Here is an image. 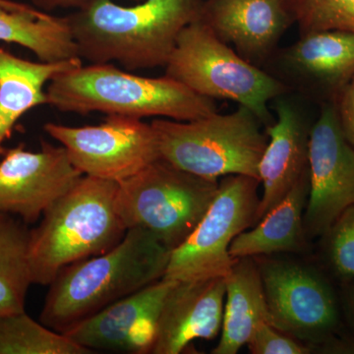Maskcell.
I'll return each instance as SVG.
<instances>
[{"mask_svg":"<svg viewBox=\"0 0 354 354\" xmlns=\"http://www.w3.org/2000/svg\"><path fill=\"white\" fill-rule=\"evenodd\" d=\"M199 19L256 65L270 57L295 14L292 0H204Z\"/></svg>","mask_w":354,"mask_h":354,"instance_id":"obj_14","label":"cell"},{"mask_svg":"<svg viewBox=\"0 0 354 354\" xmlns=\"http://www.w3.org/2000/svg\"><path fill=\"white\" fill-rule=\"evenodd\" d=\"M151 124L160 158L174 167L208 179L246 176L259 180L268 136L248 109L239 106L232 113L216 111L189 121L158 118Z\"/></svg>","mask_w":354,"mask_h":354,"instance_id":"obj_5","label":"cell"},{"mask_svg":"<svg viewBox=\"0 0 354 354\" xmlns=\"http://www.w3.org/2000/svg\"><path fill=\"white\" fill-rule=\"evenodd\" d=\"M165 76L193 92L230 100L252 111L266 127L272 124L270 102L285 95L286 85L242 57L197 19L179 35Z\"/></svg>","mask_w":354,"mask_h":354,"instance_id":"obj_6","label":"cell"},{"mask_svg":"<svg viewBox=\"0 0 354 354\" xmlns=\"http://www.w3.org/2000/svg\"><path fill=\"white\" fill-rule=\"evenodd\" d=\"M308 176L305 232L322 236L346 209L354 206V147L342 132L333 101L324 104L310 129Z\"/></svg>","mask_w":354,"mask_h":354,"instance_id":"obj_11","label":"cell"},{"mask_svg":"<svg viewBox=\"0 0 354 354\" xmlns=\"http://www.w3.org/2000/svg\"><path fill=\"white\" fill-rule=\"evenodd\" d=\"M32 3V6L38 9L43 12H50V11L55 10L58 8H83V7L88 6L95 0H29ZM130 1L136 2L142 1V0H130Z\"/></svg>","mask_w":354,"mask_h":354,"instance_id":"obj_28","label":"cell"},{"mask_svg":"<svg viewBox=\"0 0 354 354\" xmlns=\"http://www.w3.org/2000/svg\"><path fill=\"white\" fill-rule=\"evenodd\" d=\"M333 102L342 132L354 147V77Z\"/></svg>","mask_w":354,"mask_h":354,"instance_id":"obj_27","label":"cell"},{"mask_svg":"<svg viewBox=\"0 0 354 354\" xmlns=\"http://www.w3.org/2000/svg\"><path fill=\"white\" fill-rule=\"evenodd\" d=\"M44 131L66 151L83 176L120 183L160 158L152 124L138 118L108 115L99 125L46 123Z\"/></svg>","mask_w":354,"mask_h":354,"instance_id":"obj_10","label":"cell"},{"mask_svg":"<svg viewBox=\"0 0 354 354\" xmlns=\"http://www.w3.org/2000/svg\"><path fill=\"white\" fill-rule=\"evenodd\" d=\"M30 232L18 216L0 213V316L25 311L26 297L32 285Z\"/></svg>","mask_w":354,"mask_h":354,"instance_id":"obj_22","label":"cell"},{"mask_svg":"<svg viewBox=\"0 0 354 354\" xmlns=\"http://www.w3.org/2000/svg\"><path fill=\"white\" fill-rule=\"evenodd\" d=\"M259 185L250 176L221 177L218 192L197 227L171 251L164 278L192 281L227 276L237 260L230 256V244L254 225Z\"/></svg>","mask_w":354,"mask_h":354,"instance_id":"obj_8","label":"cell"},{"mask_svg":"<svg viewBox=\"0 0 354 354\" xmlns=\"http://www.w3.org/2000/svg\"><path fill=\"white\" fill-rule=\"evenodd\" d=\"M67 335L37 322L26 311L0 316V354H87Z\"/></svg>","mask_w":354,"mask_h":354,"instance_id":"obj_23","label":"cell"},{"mask_svg":"<svg viewBox=\"0 0 354 354\" xmlns=\"http://www.w3.org/2000/svg\"><path fill=\"white\" fill-rule=\"evenodd\" d=\"M81 64V58L30 62L0 48V155L6 152L2 145L20 118L36 106L46 104V83Z\"/></svg>","mask_w":354,"mask_h":354,"instance_id":"obj_19","label":"cell"},{"mask_svg":"<svg viewBox=\"0 0 354 354\" xmlns=\"http://www.w3.org/2000/svg\"><path fill=\"white\" fill-rule=\"evenodd\" d=\"M0 6L6 8L12 9V10H31L35 7L27 6V4L20 3V2L12 1V0H0Z\"/></svg>","mask_w":354,"mask_h":354,"instance_id":"obj_29","label":"cell"},{"mask_svg":"<svg viewBox=\"0 0 354 354\" xmlns=\"http://www.w3.org/2000/svg\"><path fill=\"white\" fill-rule=\"evenodd\" d=\"M300 34L339 30L354 32V0H292Z\"/></svg>","mask_w":354,"mask_h":354,"instance_id":"obj_24","label":"cell"},{"mask_svg":"<svg viewBox=\"0 0 354 354\" xmlns=\"http://www.w3.org/2000/svg\"><path fill=\"white\" fill-rule=\"evenodd\" d=\"M46 94V104L64 113L178 121L216 113L214 100L169 77L135 75L111 64H81L66 70L48 83Z\"/></svg>","mask_w":354,"mask_h":354,"instance_id":"obj_3","label":"cell"},{"mask_svg":"<svg viewBox=\"0 0 354 354\" xmlns=\"http://www.w3.org/2000/svg\"><path fill=\"white\" fill-rule=\"evenodd\" d=\"M322 236L332 271L344 281H354V206L346 209Z\"/></svg>","mask_w":354,"mask_h":354,"instance_id":"obj_25","label":"cell"},{"mask_svg":"<svg viewBox=\"0 0 354 354\" xmlns=\"http://www.w3.org/2000/svg\"><path fill=\"white\" fill-rule=\"evenodd\" d=\"M276 111V121L266 127L268 144L259 165L263 195L254 225L308 172L310 130L291 102L279 100Z\"/></svg>","mask_w":354,"mask_h":354,"instance_id":"obj_16","label":"cell"},{"mask_svg":"<svg viewBox=\"0 0 354 354\" xmlns=\"http://www.w3.org/2000/svg\"><path fill=\"white\" fill-rule=\"evenodd\" d=\"M283 59L295 78L334 101L354 77V32H305L285 51Z\"/></svg>","mask_w":354,"mask_h":354,"instance_id":"obj_17","label":"cell"},{"mask_svg":"<svg viewBox=\"0 0 354 354\" xmlns=\"http://www.w3.org/2000/svg\"><path fill=\"white\" fill-rule=\"evenodd\" d=\"M252 354H308L309 344H302L274 328L272 324L263 323L254 330L246 344Z\"/></svg>","mask_w":354,"mask_h":354,"instance_id":"obj_26","label":"cell"},{"mask_svg":"<svg viewBox=\"0 0 354 354\" xmlns=\"http://www.w3.org/2000/svg\"><path fill=\"white\" fill-rule=\"evenodd\" d=\"M204 0H95L65 16L81 59L130 71L165 67L179 35L199 19Z\"/></svg>","mask_w":354,"mask_h":354,"instance_id":"obj_1","label":"cell"},{"mask_svg":"<svg viewBox=\"0 0 354 354\" xmlns=\"http://www.w3.org/2000/svg\"><path fill=\"white\" fill-rule=\"evenodd\" d=\"M348 304L349 311H351V317H353L354 321V286L351 290H349Z\"/></svg>","mask_w":354,"mask_h":354,"instance_id":"obj_30","label":"cell"},{"mask_svg":"<svg viewBox=\"0 0 354 354\" xmlns=\"http://www.w3.org/2000/svg\"><path fill=\"white\" fill-rule=\"evenodd\" d=\"M218 189V179L195 176L158 158L118 183L114 205L127 230H147L171 252L192 234Z\"/></svg>","mask_w":354,"mask_h":354,"instance_id":"obj_7","label":"cell"},{"mask_svg":"<svg viewBox=\"0 0 354 354\" xmlns=\"http://www.w3.org/2000/svg\"><path fill=\"white\" fill-rule=\"evenodd\" d=\"M171 251L142 228H129L106 252L64 268L50 283L39 322L64 334L100 310L164 278Z\"/></svg>","mask_w":354,"mask_h":354,"instance_id":"obj_2","label":"cell"},{"mask_svg":"<svg viewBox=\"0 0 354 354\" xmlns=\"http://www.w3.org/2000/svg\"><path fill=\"white\" fill-rule=\"evenodd\" d=\"M118 183L83 176L44 212L30 232L32 285L50 286L70 264L115 246L127 234L115 211Z\"/></svg>","mask_w":354,"mask_h":354,"instance_id":"obj_4","label":"cell"},{"mask_svg":"<svg viewBox=\"0 0 354 354\" xmlns=\"http://www.w3.org/2000/svg\"><path fill=\"white\" fill-rule=\"evenodd\" d=\"M225 297L221 339L213 354H236L258 326L272 324L259 267L253 258L235 261L225 276Z\"/></svg>","mask_w":354,"mask_h":354,"instance_id":"obj_18","label":"cell"},{"mask_svg":"<svg viewBox=\"0 0 354 354\" xmlns=\"http://www.w3.org/2000/svg\"><path fill=\"white\" fill-rule=\"evenodd\" d=\"M308 193L307 172L252 230L235 237L230 246V256L241 259L302 250L306 243L304 212Z\"/></svg>","mask_w":354,"mask_h":354,"instance_id":"obj_20","label":"cell"},{"mask_svg":"<svg viewBox=\"0 0 354 354\" xmlns=\"http://www.w3.org/2000/svg\"><path fill=\"white\" fill-rule=\"evenodd\" d=\"M172 283L171 279H158L76 324L64 335L91 351L151 353L158 315Z\"/></svg>","mask_w":354,"mask_h":354,"instance_id":"obj_13","label":"cell"},{"mask_svg":"<svg viewBox=\"0 0 354 354\" xmlns=\"http://www.w3.org/2000/svg\"><path fill=\"white\" fill-rule=\"evenodd\" d=\"M272 325L314 346L337 335L341 327L334 288L321 272L298 263L257 261Z\"/></svg>","mask_w":354,"mask_h":354,"instance_id":"obj_9","label":"cell"},{"mask_svg":"<svg viewBox=\"0 0 354 354\" xmlns=\"http://www.w3.org/2000/svg\"><path fill=\"white\" fill-rule=\"evenodd\" d=\"M83 176L64 147L44 142L31 152L24 145L4 152L0 162V213L37 223L51 205Z\"/></svg>","mask_w":354,"mask_h":354,"instance_id":"obj_12","label":"cell"},{"mask_svg":"<svg viewBox=\"0 0 354 354\" xmlns=\"http://www.w3.org/2000/svg\"><path fill=\"white\" fill-rule=\"evenodd\" d=\"M0 41L19 44L39 62L80 58L66 18L36 8L22 11L0 6Z\"/></svg>","mask_w":354,"mask_h":354,"instance_id":"obj_21","label":"cell"},{"mask_svg":"<svg viewBox=\"0 0 354 354\" xmlns=\"http://www.w3.org/2000/svg\"><path fill=\"white\" fill-rule=\"evenodd\" d=\"M225 277L174 281L158 315L153 354H178L197 339H213L221 329Z\"/></svg>","mask_w":354,"mask_h":354,"instance_id":"obj_15","label":"cell"}]
</instances>
